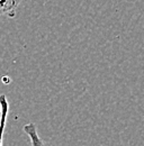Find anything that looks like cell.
Here are the masks:
<instances>
[{
	"mask_svg": "<svg viewBox=\"0 0 144 146\" xmlns=\"http://www.w3.org/2000/svg\"><path fill=\"white\" fill-rule=\"evenodd\" d=\"M24 131L29 137L32 146H45V143L43 142V139L38 135L37 127H36V125L34 123H29V124L25 125L24 126Z\"/></svg>",
	"mask_w": 144,
	"mask_h": 146,
	"instance_id": "7a4b0ae2",
	"label": "cell"
},
{
	"mask_svg": "<svg viewBox=\"0 0 144 146\" xmlns=\"http://www.w3.org/2000/svg\"><path fill=\"white\" fill-rule=\"evenodd\" d=\"M19 2L16 0H0V16L14 17Z\"/></svg>",
	"mask_w": 144,
	"mask_h": 146,
	"instance_id": "3957f363",
	"label": "cell"
},
{
	"mask_svg": "<svg viewBox=\"0 0 144 146\" xmlns=\"http://www.w3.org/2000/svg\"><path fill=\"white\" fill-rule=\"evenodd\" d=\"M16 1H17V2H19V3H20V1H21V0H16Z\"/></svg>",
	"mask_w": 144,
	"mask_h": 146,
	"instance_id": "277c9868",
	"label": "cell"
},
{
	"mask_svg": "<svg viewBox=\"0 0 144 146\" xmlns=\"http://www.w3.org/2000/svg\"><path fill=\"white\" fill-rule=\"evenodd\" d=\"M8 112H9V104H8L7 97L6 94H0V146H2L3 133L6 128Z\"/></svg>",
	"mask_w": 144,
	"mask_h": 146,
	"instance_id": "6da1fadb",
	"label": "cell"
}]
</instances>
